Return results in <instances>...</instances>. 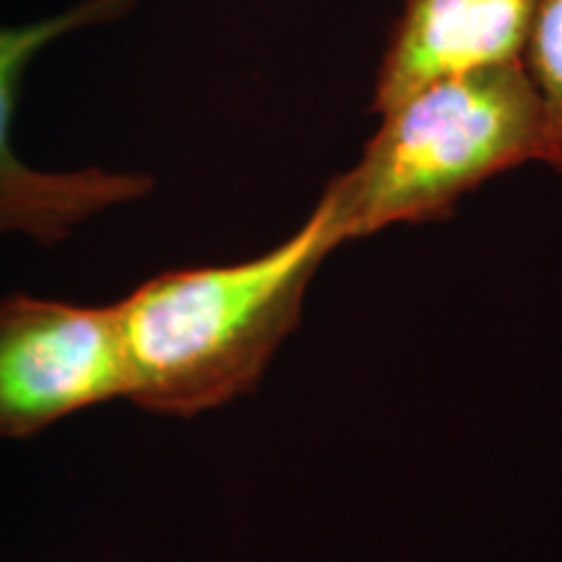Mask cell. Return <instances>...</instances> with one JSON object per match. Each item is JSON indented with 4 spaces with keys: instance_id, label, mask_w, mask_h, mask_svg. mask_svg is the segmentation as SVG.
I'll list each match as a JSON object with an SVG mask.
<instances>
[{
    "instance_id": "6da1fadb",
    "label": "cell",
    "mask_w": 562,
    "mask_h": 562,
    "mask_svg": "<svg viewBox=\"0 0 562 562\" xmlns=\"http://www.w3.org/2000/svg\"><path fill=\"white\" fill-rule=\"evenodd\" d=\"M347 243L331 193L277 248L237 263L157 273L115 302L128 402L195 417L256 389L300 323L307 286Z\"/></svg>"
},
{
    "instance_id": "7a4b0ae2",
    "label": "cell",
    "mask_w": 562,
    "mask_h": 562,
    "mask_svg": "<svg viewBox=\"0 0 562 562\" xmlns=\"http://www.w3.org/2000/svg\"><path fill=\"white\" fill-rule=\"evenodd\" d=\"M539 102L521 63L427 83L381 112L331 193L344 237L448 216L482 182L537 161Z\"/></svg>"
},
{
    "instance_id": "3957f363",
    "label": "cell",
    "mask_w": 562,
    "mask_h": 562,
    "mask_svg": "<svg viewBox=\"0 0 562 562\" xmlns=\"http://www.w3.org/2000/svg\"><path fill=\"white\" fill-rule=\"evenodd\" d=\"M117 398L128 402V364L115 305L0 300V438H32Z\"/></svg>"
},
{
    "instance_id": "277c9868",
    "label": "cell",
    "mask_w": 562,
    "mask_h": 562,
    "mask_svg": "<svg viewBox=\"0 0 562 562\" xmlns=\"http://www.w3.org/2000/svg\"><path fill=\"white\" fill-rule=\"evenodd\" d=\"M138 0H74L66 9L21 24H0V237L55 248L81 224L128 206L154 191L144 172L81 167L40 170L19 157L13 144L19 97L26 70L55 42L123 21Z\"/></svg>"
},
{
    "instance_id": "5b68a950",
    "label": "cell",
    "mask_w": 562,
    "mask_h": 562,
    "mask_svg": "<svg viewBox=\"0 0 562 562\" xmlns=\"http://www.w3.org/2000/svg\"><path fill=\"white\" fill-rule=\"evenodd\" d=\"M537 0H406L372 87L381 115L427 83L521 63Z\"/></svg>"
},
{
    "instance_id": "8992f818",
    "label": "cell",
    "mask_w": 562,
    "mask_h": 562,
    "mask_svg": "<svg viewBox=\"0 0 562 562\" xmlns=\"http://www.w3.org/2000/svg\"><path fill=\"white\" fill-rule=\"evenodd\" d=\"M521 66L539 102L537 161L562 180V0H537Z\"/></svg>"
}]
</instances>
